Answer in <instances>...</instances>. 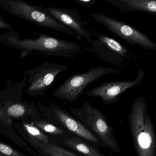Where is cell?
<instances>
[{
	"label": "cell",
	"instance_id": "obj_1",
	"mask_svg": "<svg viewBox=\"0 0 156 156\" xmlns=\"http://www.w3.org/2000/svg\"><path fill=\"white\" fill-rule=\"evenodd\" d=\"M36 34L37 35L36 38L21 39L18 32L12 30L0 36V42L20 50L22 58L36 51L45 56L71 59L80 50L79 45L73 41L59 39L44 33Z\"/></svg>",
	"mask_w": 156,
	"mask_h": 156
},
{
	"label": "cell",
	"instance_id": "obj_2",
	"mask_svg": "<svg viewBox=\"0 0 156 156\" xmlns=\"http://www.w3.org/2000/svg\"><path fill=\"white\" fill-rule=\"evenodd\" d=\"M129 128L137 156H156V135L144 97H137L128 115Z\"/></svg>",
	"mask_w": 156,
	"mask_h": 156
},
{
	"label": "cell",
	"instance_id": "obj_3",
	"mask_svg": "<svg viewBox=\"0 0 156 156\" xmlns=\"http://www.w3.org/2000/svg\"><path fill=\"white\" fill-rule=\"evenodd\" d=\"M70 114L80 121L99 140L112 152L120 153V147L114 135L112 127L106 116L89 101L83 103L81 108H70Z\"/></svg>",
	"mask_w": 156,
	"mask_h": 156
},
{
	"label": "cell",
	"instance_id": "obj_4",
	"mask_svg": "<svg viewBox=\"0 0 156 156\" xmlns=\"http://www.w3.org/2000/svg\"><path fill=\"white\" fill-rule=\"evenodd\" d=\"M0 7L14 16L39 26L76 37L73 31L48 14L43 7L32 5L23 0H0Z\"/></svg>",
	"mask_w": 156,
	"mask_h": 156
},
{
	"label": "cell",
	"instance_id": "obj_5",
	"mask_svg": "<svg viewBox=\"0 0 156 156\" xmlns=\"http://www.w3.org/2000/svg\"><path fill=\"white\" fill-rule=\"evenodd\" d=\"M39 110L42 117L58 127L80 137L92 145L106 148L85 125L60 106L55 104L48 106L40 105Z\"/></svg>",
	"mask_w": 156,
	"mask_h": 156
},
{
	"label": "cell",
	"instance_id": "obj_6",
	"mask_svg": "<svg viewBox=\"0 0 156 156\" xmlns=\"http://www.w3.org/2000/svg\"><path fill=\"white\" fill-rule=\"evenodd\" d=\"M122 71L112 68L93 67L84 73L73 74L53 93V95L68 103L76 100L83 95L88 85L105 75L119 74Z\"/></svg>",
	"mask_w": 156,
	"mask_h": 156
},
{
	"label": "cell",
	"instance_id": "obj_7",
	"mask_svg": "<svg viewBox=\"0 0 156 156\" xmlns=\"http://www.w3.org/2000/svg\"><path fill=\"white\" fill-rule=\"evenodd\" d=\"M95 39H93L89 52L102 61L119 67H124L125 60L129 59L132 53L122 44L114 38L99 31L90 30Z\"/></svg>",
	"mask_w": 156,
	"mask_h": 156
},
{
	"label": "cell",
	"instance_id": "obj_8",
	"mask_svg": "<svg viewBox=\"0 0 156 156\" xmlns=\"http://www.w3.org/2000/svg\"><path fill=\"white\" fill-rule=\"evenodd\" d=\"M98 24L132 45H139L147 50L156 51V44L146 35L132 26L102 13L91 14Z\"/></svg>",
	"mask_w": 156,
	"mask_h": 156
},
{
	"label": "cell",
	"instance_id": "obj_9",
	"mask_svg": "<svg viewBox=\"0 0 156 156\" xmlns=\"http://www.w3.org/2000/svg\"><path fill=\"white\" fill-rule=\"evenodd\" d=\"M68 67L66 65L45 62L39 67L27 71V93L30 96H44L58 75Z\"/></svg>",
	"mask_w": 156,
	"mask_h": 156
},
{
	"label": "cell",
	"instance_id": "obj_10",
	"mask_svg": "<svg viewBox=\"0 0 156 156\" xmlns=\"http://www.w3.org/2000/svg\"><path fill=\"white\" fill-rule=\"evenodd\" d=\"M144 77V71L141 69L138 71L137 77L133 80L103 82L98 87L88 91L86 95L89 97L101 98L105 105H110L118 101L121 95L127 90L141 85Z\"/></svg>",
	"mask_w": 156,
	"mask_h": 156
},
{
	"label": "cell",
	"instance_id": "obj_11",
	"mask_svg": "<svg viewBox=\"0 0 156 156\" xmlns=\"http://www.w3.org/2000/svg\"><path fill=\"white\" fill-rule=\"evenodd\" d=\"M46 12L75 33L77 38H85L90 45L92 43V35L84 27V24L77 12L63 7H48Z\"/></svg>",
	"mask_w": 156,
	"mask_h": 156
},
{
	"label": "cell",
	"instance_id": "obj_12",
	"mask_svg": "<svg viewBox=\"0 0 156 156\" xmlns=\"http://www.w3.org/2000/svg\"><path fill=\"white\" fill-rule=\"evenodd\" d=\"M50 138L82 156H107L101 153L100 147L92 145L73 135L57 139Z\"/></svg>",
	"mask_w": 156,
	"mask_h": 156
},
{
	"label": "cell",
	"instance_id": "obj_13",
	"mask_svg": "<svg viewBox=\"0 0 156 156\" xmlns=\"http://www.w3.org/2000/svg\"><path fill=\"white\" fill-rule=\"evenodd\" d=\"M25 139L35 150L38 156H82L51 139L48 143H43L28 138Z\"/></svg>",
	"mask_w": 156,
	"mask_h": 156
},
{
	"label": "cell",
	"instance_id": "obj_14",
	"mask_svg": "<svg viewBox=\"0 0 156 156\" xmlns=\"http://www.w3.org/2000/svg\"><path fill=\"white\" fill-rule=\"evenodd\" d=\"M120 11H140L156 14V0H105Z\"/></svg>",
	"mask_w": 156,
	"mask_h": 156
},
{
	"label": "cell",
	"instance_id": "obj_15",
	"mask_svg": "<svg viewBox=\"0 0 156 156\" xmlns=\"http://www.w3.org/2000/svg\"><path fill=\"white\" fill-rule=\"evenodd\" d=\"M30 120L34 125L52 139H57L72 135L48 122L40 114L31 117Z\"/></svg>",
	"mask_w": 156,
	"mask_h": 156
},
{
	"label": "cell",
	"instance_id": "obj_16",
	"mask_svg": "<svg viewBox=\"0 0 156 156\" xmlns=\"http://www.w3.org/2000/svg\"><path fill=\"white\" fill-rule=\"evenodd\" d=\"M0 154L4 156H27L11 146L1 141Z\"/></svg>",
	"mask_w": 156,
	"mask_h": 156
},
{
	"label": "cell",
	"instance_id": "obj_17",
	"mask_svg": "<svg viewBox=\"0 0 156 156\" xmlns=\"http://www.w3.org/2000/svg\"><path fill=\"white\" fill-rule=\"evenodd\" d=\"M74 2L78 4L86 7L92 6L96 2L95 0H74Z\"/></svg>",
	"mask_w": 156,
	"mask_h": 156
},
{
	"label": "cell",
	"instance_id": "obj_18",
	"mask_svg": "<svg viewBox=\"0 0 156 156\" xmlns=\"http://www.w3.org/2000/svg\"><path fill=\"white\" fill-rule=\"evenodd\" d=\"M8 30L10 31L13 30V28L10 24L0 17V30Z\"/></svg>",
	"mask_w": 156,
	"mask_h": 156
},
{
	"label": "cell",
	"instance_id": "obj_19",
	"mask_svg": "<svg viewBox=\"0 0 156 156\" xmlns=\"http://www.w3.org/2000/svg\"><path fill=\"white\" fill-rule=\"evenodd\" d=\"M0 156H4L2 155L1 154H0Z\"/></svg>",
	"mask_w": 156,
	"mask_h": 156
},
{
	"label": "cell",
	"instance_id": "obj_20",
	"mask_svg": "<svg viewBox=\"0 0 156 156\" xmlns=\"http://www.w3.org/2000/svg\"></svg>",
	"mask_w": 156,
	"mask_h": 156
},
{
	"label": "cell",
	"instance_id": "obj_21",
	"mask_svg": "<svg viewBox=\"0 0 156 156\" xmlns=\"http://www.w3.org/2000/svg\"><path fill=\"white\" fill-rule=\"evenodd\" d=\"M1 60H0V64H1Z\"/></svg>",
	"mask_w": 156,
	"mask_h": 156
}]
</instances>
